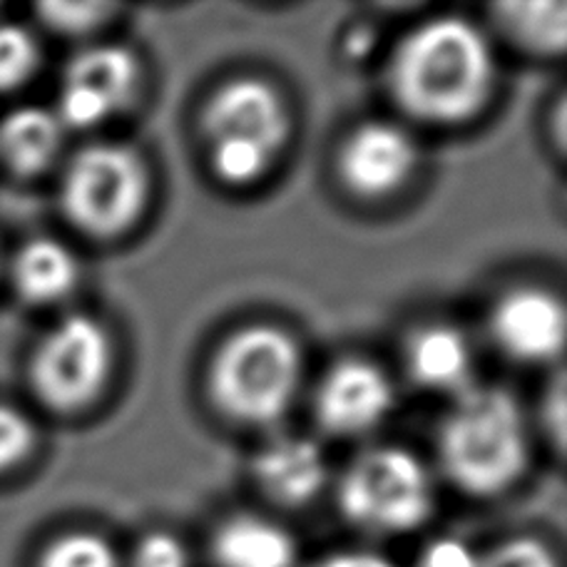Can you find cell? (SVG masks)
Wrapping results in <instances>:
<instances>
[{"label": "cell", "mask_w": 567, "mask_h": 567, "mask_svg": "<svg viewBox=\"0 0 567 567\" xmlns=\"http://www.w3.org/2000/svg\"><path fill=\"white\" fill-rule=\"evenodd\" d=\"M386 83L393 103L411 120L433 127L471 123L493 97V48L471 20H425L393 48Z\"/></svg>", "instance_id": "obj_1"}, {"label": "cell", "mask_w": 567, "mask_h": 567, "mask_svg": "<svg viewBox=\"0 0 567 567\" xmlns=\"http://www.w3.org/2000/svg\"><path fill=\"white\" fill-rule=\"evenodd\" d=\"M439 465L455 488L473 498H495L523 478L530 463L528 421L515 393L468 386L439 425Z\"/></svg>", "instance_id": "obj_2"}, {"label": "cell", "mask_w": 567, "mask_h": 567, "mask_svg": "<svg viewBox=\"0 0 567 567\" xmlns=\"http://www.w3.org/2000/svg\"><path fill=\"white\" fill-rule=\"evenodd\" d=\"M303 379L297 339L275 323H247L219 343L207 371V393L221 416L267 429L291 409Z\"/></svg>", "instance_id": "obj_3"}, {"label": "cell", "mask_w": 567, "mask_h": 567, "mask_svg": "<svg viewBox=\"0 0 567 567\" xmlns=\"http://www.w3.org/2000/svg\"><path fill=\"white\" fill-rule=\"evenodd\" d=\"M199 133L212 175L227 187H249L287 147L291 115L277 85L239 75L209 95L199 113Z\"/></svg>", "instance_id": "obj_4"}, {"label": "cell", "mask_w": 567, "mask_h": 567, "mask_svg": "<svg viewBox=\"0 0 567 567\" xmlns=\"http://www.w3.org/2000/svg\"><path fill=\"white\" fill-rule=\"evenodd\" d=\"M145 157L123 142H93L68 159L60 177V209L90 239H115L133 229L150 205Z\"/></svg>", "instance_id": "obj_5"}, {"label": "cell", "mask_w": 567, "mask_h": 567, "mask_svg": "<svg viewBox=\"0 0 567 567\" xmlns=\"http://www.w3.org/2000/svg\"><path fill=\"white\" fill-rule=\"evenodd\" d=\"M339 511L361 530L403 535L433 513V483L416 453L379 445L349 465L337 491Z\"/></svg>", "instance_id": "obj_6"}, {"label": "cell", "mask_w": 567, "mask_h": 567, "mask_svg": "<svg viewBox=\"0 0 567 567\" xmlns=\"http://www.w3.org/2000/svg\"><path fill=\"white\" fill-rule=\"evenodd\" d=\"M115 367L113 333L97 317L68 313L35 343L28 383L48 411L73 416L103 396Z\"/></svg>", "instance_id": "obj_7"}, {"label": "cell", "mask_w": 567, "mask_h": 567, "mask_svg": "<svg viewBox=\"0 0 567 567\" xmlns=\"http://www.w3.org/2000/svg\"><path fill=\"white\" fill-rule=\"evenodd\" d=\"M142 87L140 58L125 45H90L70 60L60 83L58 115L65 130H95L125 113Z\"/></svg>", "instance_id": "obj_8"}, {"label": "cell", "mask_w": 567, "mask_h": 567, "mask_svg": "<svg viewBox=\"0 0 567 567\" xmlns=\"http://www.w3.org/2000/svg\"><path fill=\"white\" fill-rule=\"evenodd\" d=\"M421 152L416 140L396 123L369 120L341 142L337 172L341 185L361 199H386L416 175Z\"/></svg>", "instance_id": "obj_9"}, {"label": "cell", "mask_w": 567, "mask_h": 567, "mask_svg": "<svg viewBox=\"0 0 567 567\" xmlns=\"http://www.w3.org/2000/svg\"><path fill=\"white\" fill-rule=\"evenodd\" d=\"M396 403L393 383L373 361L347 357L323 373L313 393V416L321 431L339 439L377 431Z\"/></svg>", "instance_id": "obj_10"}, {"label": "cell", "mask_w": 567, "mask_h": 567, "mask_svg": "<svg viewBox=\"0 0 567 567\" xmlns=\"http://www.w3.org/2000/svg\"><path fill=\"white\" fill-rule=\"evenodd\" d=\"M488 329L495 347L513 361H558L565 349V307L548 289H511L493 303Z\"/></svg>", "instance_id": "obj_11"}, {"label": "cell", "mask_w": 567, "mask_h": 567, "mask_svg": "<svg viewBox=\"0 0 567 567\" xmlns=\"http://www.w3.org/2000/svg\"><path fill=\"white\" fill-rule=\"evenodd\" d=\"M251 478L271 503L281 508H303L327 488V455L307 435H279L257 451Z\"/></svg>", "instance_id": "obj_12"}, {"label": "cell", "mask_w": 567, "mask_h": 567, "mask_svg": "<svg viewBox=\"0 0 567 567\" xmlns=\"http://www.w3.org/2000/svg\"><path fill=\"white\" fill-rule=\"evenodd\" d=\"M411 381L423 391L463 393L473 371V351L465 333L451 323H423L411 331L403 349Z\"/></svg>", "instance_id": "obj_13"}, {"label": "cell", "mask_w": 567, "mask_h": 567, "mask_svg": "<svg viewBox=\"0 0 567 567\" xmlns=\"http://www.w3.org/2000/svg\"><path fill=\"white\" fill-rule=\"evenodd\" d=\"M65 127L53 110L23 105L0 120V165L18 177H38L63 150Z\"/></svg>", "instance_id": "obj_14"}, {"label": "cell", "mask_w": 567, "mask_h": 567, "mask_svg": "<svg viewBox=\"0 0 567 567\" xmlns=\"http://www.w3.org/2000/svg\"><path fill=\"white\" fill-rule=\"evenodd\" d=\"M10 279L25 303L50 307L75 291L80 265L73 249L63 241L55 237H35L16 251Z\"/></svg>", "instance_id": "obj_15"}, {"label": "cell", "mask_w": 567, "mask_h": 567, "mask_svg": "<svg viewBox=\"0 0 567 567\" xmlns=\"http://www.w3.org/2000/svg\"><path fill=\"white\" fill-rule=\"evenodd\" d=\"M217 567H293L297 543L281 525L259 515H235L212 538Z\"/></svg>", "instance_id": "obj_16"}, {"label": "cell", "mask_w": 567, "mask_h": 567, "mask_svg": "<svg viewBox=\"0 0 567 567\" xmlns=\"http://www.w3.org/2000/svg\"><path fill=\"white\" fill-rule=\"evenodd\" d=\"M495 23L525 53L553 58L567 45L565 3H503L495 6Z\"/></svg>", "instance_id": "obj_17"}, {"label": "cell", "mask_w": 567, "mask_h": 567, "mask_svg": "<svg viewBox=\"0 0 567 567\" xmlns=\"http://www.w3.org/2000/svg\"><path fill=\"white\" fill-rule=\"evenodd\" d=\"M35 567H120V555L103 535L73 530L50 540L40 550Z\"/></svg>", "instance_id": "obj_18"}, {"label": "cell", "mask_w": 567, "mask_h": 567, "mask_svg": "<svg viewBox=\"0 0 567 567\" xmlns=\"http://www.w3.org/2000/svg\"><path fill=\"white\" fill-rule=\"evenodd\" d=\"M40 65V48L28 28L0 23V95L23 87Z\"/></svg>", "instance_id": "obj_19"}, {"label": "cell", "mask_w": 567, "mask_h": 567, "mask_svg": "<svg viewBox=\"0 0 567 567\" xmlns=\"http://www.w3.org/2000/svg\"><path fill=\"white\" fill-rule=\"evenodd\" d=\"M38 431L23 411L0 403V475L16 471L35 451Z\"/></svg>", "instance_id": "obj_20"}, {"label": "cell", "mask_w": 567, "mask_h": 567, "mask_svg": "<svg viewBox=\"0 0 567 567\" xmlns=\"http://www.w3.org/2000/svg\"><path fill=\"white\" fill-rule=\"evenodd\" d=\"M43 23L60 35H87L113 16V8L105 3H43L38 6Z\"/></svg>", "instance_id": "obj_21"}, {"label": "cell", "mask_w": 567, "mask_h": 567, "mask_svg": "<svg viewBox=\"0 0 567 567\" xmlns=\"http://www.w3.org/2000/svg\"><path fill=\"white\" fill-rule=\"evenodd\" d=\"M481 567H560L555 553L533 535H515L503 540L488 555H481Z\"/></svg>", "instance_id": "obj_22"}, {"label": "cell", "mask_w": 567, "mask_h": 567, "mask_svg": "<svg viewBox=\"0 0 567 567\" xmlns=\"http://www.w3.org/2000/svg\"><path fill=\"white\" fill-rule=\"evenodd\" d=\"M130 567H189V555L177 535L157 530L142 535Z\"/></svg>", "instance_id": "obj_23"}, {"label": "cell", "mask_w": 567, "mask_h": 567, "mask_svg": "<svg viewBox=\"0 0 567 567\" xmlns=\"http://www.w3.org/2000/svg\"><path fill=\"white\" fill-rule=\"evenodd\" d=\"M419 567H481V555L458 538H439L425 545Z\"/></svg>", "instance_id": "obj_24"}, {"label": "cell", "mask_w": 567, "mask_h": 567, "mask_svg": "<svg viewBox=\"0 0 567 567\" xmlns=\"http://www.w3.org/2000/svg\"><path fill=\"white\" fill-rule=\"evenodd\" d=\"M548 403H545V421H548V429L555 443H563L565 439V386H563V377L555 379L553 391L548 393Z\"/></svg>", "instance_id": "obj_25"}, {"label": "cell", "mask_w": 567, "mask_h": 567, "mask_svg": "<svg viewBox=\"0 0 567 567\" xmlns=\"http://www.w3.org/2000/svg\"><path fill=\"white\" fill-rule=\"evenodd\" d=\"M309 567H396L391 560L381 558L377 553H333L323 555L321 560L311 563Z\"/></svg>", "instance_id": "obj_26"}]
</instances>
